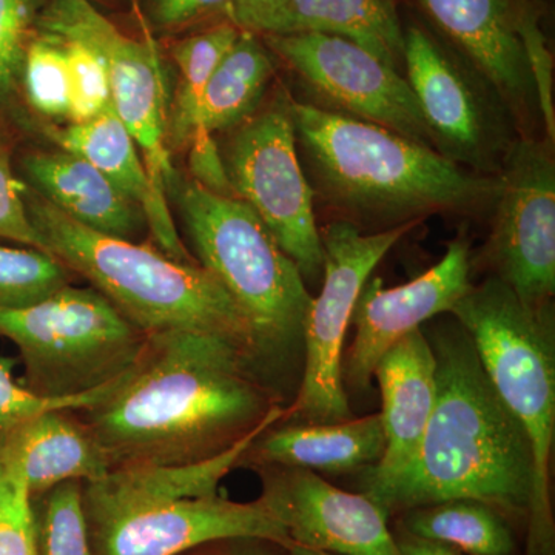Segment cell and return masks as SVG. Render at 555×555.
<instances>
[{
	"label": "cell",
	"mask_w": 555,
	"mask_h": 555,
	"mask_svg": "<svg viewBox=\"0 0 555 555\" xmlns=\"http://www.w3.org/2000/svg\"><path fill=\"white\" fill-rule=\"evenodd\" d=\"M240 343L199 331L150 335L119 389L82 412L113 467L185 465L221 454L278 406Z\"/></svg>",
	"instance_id": "6da1fadb"
},
{
	"label": "cell",
	"mask_w": 555,
	"mask_h": 555,
	"mask_svg": "<svg viewBox=\"0 0 555 555\" xmlns=\"http://www.w3.org/2000/svg\"><path fill=\"white\" fill-rule=\"evenodd\" d=\"M429 343L437 361V401L425 437L411 466L369 499L387 516L448 500H478L526 529L534 460L524 427L459 321L434 328Z\"/></svg>",
	"instance_id": "7a4b0ae2"
},
{
	"label": "cell",
	"mask_w": 555,
	"mask_h": 555,
	"mask_svg": "<svg viewBox=\"0 0 555 555\" xmlns=\"http://www.w3.org/2000/svg\"><path fill=\"white\" fill-rule=\"evenodd\" d=\"M299 163L313 201L366 233L433 215L491 217L499 175H480L385 129L292 98Z\"/></svg>",
	"instance_id": "3957f363"
},
{
	"label": "cell",
	"mask_w": 555,
	"mask_h": 555,
	"mask_svg": "<svg viewBox=\"0 0 555 555\" xmlns=\"http://www.w3.org/2000/svg\"><path fill=\"white\" fill-rule=\"evenodd\" d=\"M284 414L273 408L243 440L203 462L113 467L104 478L83 483L93 555H179L230 539L292 546L261 500L233 502L218 492L251 441Z\"/></svg>",
	"instance_id": "277c9868"
},
{
	"label": "cell",
	"mask_w": 555,
	"mask_h": 555,
	"mask_svg": "<svg viewBox=\"0 0 555 555\" xmlns=\"http://www.w3.org/2000/svg\"><path fill=\"white\" fill-rule=\"evenodd\" d=\"M27 207L51 257L86 276L142 334L222 335L246 347L262 369L250 321L203 266L86 228L39 193L27 199Z\"/></svg>",
	"instance_id": "5b68a950"
},
{
	"label": "cell",
	"mask_w": 555,
	"mask_h": 555,
	"mask_svg": "<svg viewBox=\"0 0 555 555\" xmlns=\"http://www.w3.org/2000/svg\"><path fill=\"white\" fill-rule=\"evenodd\" d=\"M451 315L473 338L486 374L524 427L534 460L525 555H555L551 459L555 436L554 302L531 308L499 278L470 286Z\"/></svg>",
	"instance_id": "8992f818"
},
{
	"label": "cell",
	"mask_w": 555,
	"mask_h": 555,
	"mask_svg": "<svg viewBox=\"0 0 555 555\" xmlns=\"http://www.w3.org/2000/svg\"><path fill=\"white\" fill-rule=\"evenodd\" d=\"M170 195L177 196L196 261L250 321L262 367L297 353L312 295L258 215L243 201L215 195L178 175Z\"/></svg>",
	"instance_id": "52a82bcc"
},
{
	"label": "cell",
	"mask_w": 555,
	"mask_h": 555,
	"mask_svg": "<svg viewBox=\"0 0 555 555\" xmlns=\"http://www.w3.org/2000/svg\"><path fill=\"white\" fill-rule=\"evenodd\" d=\"M0 335L20 346L28 389L43 397L115 382L138 363L149 339L96 288L69 284L30 308H0Z\"/></svg>",
	"instance_id": "ba28073f"
},
{
	"label": "cell",
	"mask_w": 555,
	"mask_h": 555,
	"mask_svg": "<svg viewBox=\"0 0 555 555\" xmlns=\"http://www.w3.org/2000/svg\"><path fill=\"white\" fill-rule=\"evenodd\" d=\"M286 90L236 127L222 153L236 198L246 203L306 280L323 276L313 193L299 163Z\"/></svg>",
	"instance_id": "9c48e42d"
},
{
	"label": "cell",
	"mask_w": 555,
	"mask_h": 555,
	"mask_svg": "<svg viewBox=\"0 0 555 555\" xmlns=\"http://www.w3.org/2000/svg\"><path fill=\"white\" fill-rule=\"evenodd\" d=\"M404 224L366 233L335 219L320 230L323 243V287L306 318L305 371L291 406L297 423H338L350 418L343 383V345L361 288L398 241L415 229Z\"/></svg>",
	"instance_id": "30bf717a"
},
{
	"label": "cell",
	"mask_w": 555,
	"mask_h": 555,
	"mask_svg": "<svg viewBox=\"0 0 555 555\" xmlns=\"http://www.w3.org/2000/svg\"><path fill=\"white\" fill-rule=\"evenodd\" d=\"M38 30L78 40L98 54L107 72L113 108L137 142L156 192L169 199L167 192L178 173L167 145L166 72L153 39L124 35L90 0H50L40 10Z\"/></svg>",
	"instance_id": "8fae6325"
},
{
	"label": "cell",
	"mask_w": 555,
	"mask_h": 555,
	"mask_svg": "<svg viewBox=\"0 0 555 555\" xmlns=\"http://www.w3.org/2000/svg\"><path fill=\"white\" fill-rule=\"evenodd\" d=\"M491 233L473 266L513 288L531 308L555 294V160L545 139L518 137L499 171Z\"/></svg>",
	"instance_id": "7c38bea8"
},
{
	"label": "cell",
	"mask_w": 555,
	"mask_h": 555,
	"mask_svg": "<svg viewBox=\"0 0 555 555\" xmlns=\"http://www.w3.org/2000/svg\"><path fill=\"white\" fill-rule=\"evenodd\" d=\"M404 69L437 152L480 175H499L516 137L513 118L500 100H488V83L418 27L404 31Z\"/></svg>",
	"instance_id": "4fadbf2b"
},
{
	"label": "cell",
	"mask_w": 555,
	"mask_h": 555,
	"mask_svg": "<svg viewBox=\"0 0 555 555\" xmlns=\"http://www.w3.org/2000/svg\"><path fill=\"white\" fill-rule=\"evenodd\" d=\"M262 36L272 54L286 62L328 109L437 150L408 79L371 51L321 33Z\"/></svg>",
	"instance_id": "5bb4252c"
},
{
	"label": "cell",
	"mask_w": 555,
	"mask_h": 555,
	"mask_svg": "<svg viewBox=\"0 0 555 555\" xmlns=\"http://www.w3.org/2000/svg\"><path fill=\"white\" fill-rule=\"evenodd\" d=\"M259 500L286 529L292 545L335 555H400L387 514L360 492L328 483L313 470L254 467Z\"/></svg>",
	"instance_id": "9a60e30c"
},
{
	"label": "cell",
	"mask_w": 555,
	"mask_h": 555,
	"mask_svg": "<svg viewBox=\"0 0 555 555\" xmlns=\"http://www.w3.org/2000/svg\"><path fill=\"white\" fill-rule=\"evenodd\" d=\"M470 259V241L463 233L448 244L440 262L406 284L385 287L382 278H369L350 320L356 338L346 353L343 383L356 390L369 389L386 350L426 321L451 312L473 286Z\"/></svg>",
	"instance_id": "2e32d148"
},
{
	"label": "cell",
	"mask_w": 555,
	"mask_h": 555,
	"mask_svg": "<svg viewBox=\"0 0 555 555\" xmlns=\"http://www.w3.org/2000/svg\"><path fill=\"white\" fill-rule=\"evenodd\" d=\"M489 83L520 137L542 126L517 24L524 0H418Z\"/></svg>",
	"instance_id": "e0dca14e"
},
{
	"label": "cell",
	"mask_w": 555,
	"mask_h": 555,
	"mask_svg": "<svg viewBox=\"0 0 555 555\" xmlns=\"http://www.w3.org/2000/svg\"><path fill=\"white\" fill-rule=\"evenodd\" d=\"M374 377L382 389L386 449L377 465L361 474L360 494L371 496L392 483L414 462L437 401V361L425 331L397 341L379 358Z\"/></svg>",
	"instance_id": "ac0fdd59"
},
{
	"label": "cell",
	"mask_w": 555,
	"mask_h": 555,
	"mask_svg": "<svg viewBox=\"0 0 555 555\" xmlns=\"http://www.w3.org/2000/svg\"><path fill=\"white\" fill-rule=\"evenodd\" d=\"M46 134L65 152L93 164L119 192L141 208L164 255L185 264H199L182 243L170 214L169 199L156 192L137 142L116 115L113 104L87 122L49 126Z\"/></svg>",
	"instance_id": "d6986e66"
},
{
	"label": "cell",
	"mask_w": 555,
	"mask_h": 555,
	"mask_svg": "<svg viewBox=\"0 0 555 555\" xmlns=\"http://www.w3.org/2000/svg\"><path fill=\"white\" fill-rule=\"evenodd\" d=\"M382 415L338 423H292L259 434L240 463L345 474L377 465L385 454Z\"/></svg>",
	"instance_id": "ffe728a7"
},
{
	"label": "cell",
	"mask_w": 555,
	"mask_h": 555,
	"mask_svg": "<svg viewBox=\"0 0 555 555\" xmlns=\"http://www.w3.org/2000/svg\"><path fill=\"white\" fill-rule=\"evenodd\" d=\"M68 412H46L0 437V447L20 466L31 499L64 481L90 483L112 470L89 427Z\"/></svg>",
	"instance_id": "44dd1931"
},
{
	"label": "cell",
	"mask_w": 555,
	"mask_h": 555,
	"mask_svg": "<svg viewBox=\"0 0 555 555\" xmlns=\"http://www.w3.org/2000/svg\"><path fill=\"white\" fill-rule=\"evenodd\" d=\"M24 169L42 198L86 228L131 241L145 221L141 208L82 156L33 153Z\"/></svg>",
	"instance_id": "7402d4cb"
},
{
	"label": "cell",
	"mask_w": 555,
	"mask_h": 555,
	"mask_svg": "<svg viewBox=\"0 0 555 555\" xmlns=\"http://www.w3.org/2000/svg\"><path fill=\"white\" fill-rule=\"evenodd\" d=\"M321 33L352 40L400 72L404 31L392 0H286L257 35Z\"/></svg>",
	"instance_id": "603a6c76"
},
{
	"label": "cell",
	"mask_w": 555,
	"mask_h": 555,
	"mask_svg": "<svg viewBox=\"0 0 555 555\" xmlns=\"http://www.w3.org/2000/svg\"><path fill=\"white\" fill-rule=\"evenodd\" d=\"M273 75L272 51L255 33L241 31L235 46L208 80L196 129L215 133L236 129L246 122L261 104Z\"/></svg>",
	"instance_id": "cb8c5ba5"
},
{
	"label": "cell",
	"mask_w": 555,
	"mask_h": 555,
	"mask_svg": "<svg viewBox=\"0 0 555 555\" xmlns=\"http://www.w3.org/2000/svg\"><path fill=\"white\" fill-rule=\"evenodd\" d=\"M513 521L494 506L459 499L401 513L398 528L438 540L467 555H517Z\"/></svg>",
	"instance_id": "d4e9b609"
},
{
	"label": "cell",
	"mask_w": 555,
	"mask_h": 555,
	"mask_svg": "<svg viewBox=\"0 0 555 555\" xmlns=\"http://www.w3.org/2000/svg\"><path fill=\"white\" fill-rule=\"evenodd\" d=\"M233 22H221L198 35L178 40L171 47V57L178 68L177 91L169 105V150L188 147L198 127V113L204 90L215 69L232 50L241 35Z\"/></svg>",
	"instance_id": "484cf974"
},
{
	"label": "cell",
	"mask_w": 555,
	"mask_h": 555,
	"mask_svg": "<svg viewBox=\"0 0 555 555\" xmlns=\"http://www.w3.org/2000/svg\"><path fill=\"white\" fill-rule=\"evenodd\" d=\"M40 496V509L33 507L38 555H93L82 481H64Z\"/></svg>",
	"instance_id": "4316f807"
},
{
	"label": "cell",
	"mask_w": 555,
	"mask_h": 555,
	"mask_svg": "<svg viewBox=\"0 0 555 555\" xmlns=\"http://www.w3.org/2000/svg\"><path fill=\"white\" fill-rule=\"evenodd\" d=\"M68 286V269L36 248L0 246V308L25 309Z\"/></svg>",
	"instance_id": "83f0119b"
},
{
	"label": "cell",
	"mask_w": 555,
	"mask_h": 555,
	"mask_svg": "<svg viewBox=\"0 0 555 555\" xmlns=\"http://www.w3.org/2000/svg\"><path fill=\"white\" fill-rule=\"evenodd\" d=\"M16 361L0 357V437L14 427L51 411L86 412L107 401L129 377L131 367L122 377L107 385L72 397H43L20 385L13 378Z\"/></svg>",
	"instance_id": "f1b7e54d"
},
{
	"label": "cell",
	"mask_w": 555,
	"mask_h": 555,
	"mask_svg": "<svg viewBox=\"0 0 555 555\" xmlns=\"http://www.w3.org/2000/svg\"><path fill=\"white\" fill-rule=\"evenodd\" d=\"M22 86L28 101L47 118L68 119L69 90L64 42L56 36L36 33L25 56Z\"/></svg>",
	"instance_id": "f546056e"
},
{
	"label": "cell",
	"mask_w": 555,
	"mask_h": 555,
	"mask_svg": "<svg viewBox=\"0 0 555 555\" xmlns=\"http://www.w3.org/2000/svg\"><path fill=\"white\" fill-rule=\"evenodd\" d=\"M0 555H38L33 499L20 466L0 447Z\"/></svg>",
	"instance_id": "4dcf8cb0"
},
{
	"label": "cell",
	"mask_w": 555,
	"mask_h": 555,
	"mask_svg": "<svg viewBox=\"0 0 555 555\" xmlns=\"http://www.w3.org/2000/svg\"><path fill=\"white\" fill-rule=\"evenodd\" d=\"M39 0H0V107L22 86L25 56L38 33Z\"/></svg>",
	"instance_id": "1f68e13d"
},
{
	"label": "cell",
	"mask_w": 555,
	"mask_h": 555,
	"mask_svg": "<svg viewBox=\"0 0 555 555\" xmlns=\"http://www.w3.org/2000/svg\"><path fill=\"white\" fill-rule=\"evenodd\" d=\"M64 42L68 68L69 116L72 124L96 118L112 104L107 72L94 51L78 40Z\"/></svg>",
	"instance_id": "d6a6232c"
},
{
	"label": "cell",
	"mask_w": 555,
	"mask_h": 555,
	"mask_svg": "<svg viewBox=\"0 0 555 555\" xmlns=\"http://www.w3.org/2000/svg\"><path fill=\"white\" fill-rule=\"evenodd\" d=\"M518 36L524 46L529 75L534 83L537 104L542 119L545 141L551 147L555 145V101H554V62L547 49L545 35L539 25L535 10L521 2L517 24Z\"/></svg>",
	"instance_id": "836d02e7"
},
{
	"label": "cell",
	"mask_w": 555,
	"mask_h": 555,
	"mask_svg": "<svg viewBox=\"0 0 555 555\" xmlns=\"http://www.w3.org/2000/svg\"><path fill=\"white\" fill-rule=\"evenodd\" d=\"M24 196L25 188L11 169L10 153L0 147V238L50 255L46 240L33 224Z\"/></svg>",
	"instance_id": "e575fe53"
},
{
	"label": "cell",
	"mask_w": 555,
	"mask_h": 555,
	"mask_svg": "<svg viewBox=\"0 0 555 555\" xmlns=\"http://www.w3.org/2000/svg\"><path fill=\"white\" fill-rule=\"evenodd\" d=\"M188 149L189 169L193 181L215 195L236 198L214 133L196 129L190 139Z\"/></svg>",
	"instance_id": "d590c367"
},
{
	"label": "cell",
	"mask_w": 555,
	"mask_h": 555,
	"mask_svg": "<svg viewBox=\"0 0 555 555\" xmlns=\"http://www.w3.org/2000/svg\"><path fill=\"white\" fill-rule=\"evenodd\" d=\"M232 0H153L152 21L156 27H184L203 17L225 13Z\"/></svg>",
	"instance_id": "8d00e7d4"
},
{
	"label": "cell",
	"mask_w": 555,
	"mask_h": 555,
	"mask_svg": "<svg viewBox=\"0 0 555 555\" xmlns=\"http://www.w3.org/2000/svg\"><path fill=\"white\" fill-rule=\"evenodd\" d=\"M284 3L286 0H232L225 14L241 30L257 35L259 25Z\"/></svg>",
	"instance_id": "74e56055"
},
{
	"label": "cell",
	"mask_w": 555,
	"mask_h": 555,
	"mask_svg": "<svg viewBox=\"0 0 555 555\" xmlns=\"http://www.w3.org/2000/svg\"><path fill=\"white\" fill-rule=\"evenodd\" d=\"M203 555H288L287 547L261 539H230L215 542Z\"/></svg>",
	"instance_id": "f35d334b"
},
{
	"label": "cell",
	"mask_w": 555,
	"mask_h": 555,
	"mask_svg": "<svg viewBox=\"0 0 555 555\" xmlns=\"http://www.w3.org/2000/svg\"><path fill=\"white\" fill-rule=\"evenodd\" d=\"M393 537H396L400 555H463L454 546L438 542V540L423 539V537L409 534V532L403 531L401 528H397Z\"/></svg>",
	"instance_id": "ab89813d"
},
{
	"label": "cell",
	"mask_w": 555,
	"mask_h": 555,
	"mask_svg": "<svg viewBox=\"0 0 555 555\" xmlns=\"http://www.w3.org/2000/svg\"><path fill=\"white\" fill-rule=\"evenodd\" d=\"M288 555H335L323 551L308 550V547L292 545L287 547Z\"/></svg>",
	"instance_id": "60d3db41"
}]
</instances>
